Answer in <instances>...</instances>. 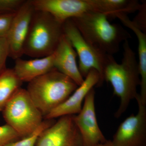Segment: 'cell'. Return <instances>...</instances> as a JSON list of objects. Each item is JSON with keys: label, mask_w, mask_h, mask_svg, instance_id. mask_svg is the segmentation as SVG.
Returning a JSON list of instances; mask_svg holds the SVG:
<instances>
[{"label": "cell", "mask_w": 146, "mask_h": 146, "mask_svg": "<svg viewBox=\"0 0 146 146\" xmlns=\"http://www.w3.org/2000/svg\"><path fill=\"white\" fill-rule=\"evenodd\" d=\"M123 49L121 63H118L113 55L108 54L104 72V80L111 84L113 94L121 100L115 114L117 118L124 113L131 101L136 99L138 94L137 86L141 83L138 61L128 40L123 42Z\"/></svg>", "instance_id": "6da1fadb"}, {"label": "cell", "mask_w": 146, "mask_h": 146, "mask_svg": "<svg viewBox=\"0 0 146 146\" xmlns=\"http://www.w3.org/2000/svg\"><path fill=\"white\" fill-rule=\"evenodd\" d=\"M71 19L87 42L107 54L117 53L122 42L131 38L121 25L110 23L107 16L98 12L91 11Z\"/></svg>", "instance_id": "7a4b0ae2"}, {"label": "cell", "mask_w": 146, "mask_h": 146, "mask_svg": "<svg viewBox=\"0 0 146 146\" xmlns=\"http://www.w3.org/2000/svg\"><path fill=\"white\" fill-rule=\"evenodd\" d=\"M78 86L70 78L54 69L29 82L26 90L44 118Z\"/></svg>", "instance_id": "3957f363"}, {"label": "cell", "mask_w": 146, "mask_h": 146, "mask_svg": "<svg viewBox=\"0 0 146 146\" xmlns=\"http://www.w3.org/2000/svg\"><path fill=\"white\" fill-rule=\"evenodd\" d=\"M63 34V24L48 12L35 10L24 44L23 54L35 58L52 54Z\"/></svg>", "instance_id": "277c9868"}, {"label": "cell", "mask_w": 146, "mask_h": 146, "mask_svg": "<svg viewBox=\"0 0 146 146\" xmlns=\"http://www.w3.org/2000/svg\"><path fill=\"white\" fill-rule=\"evenodd\" d=\"M7 124L13 128L22 138L31 134L44 121V117L26 89H18L3 111Z\"/></svg>", "instance_id": "5b68a950"}, {"label": "cell", "mask_w": 146, "mask_h": 146, "mask_svg": "<svg viewBox=\"0 0 146 146\" xmlns=\"http://www.w3.org/2000/svg\"><path fill=\"white\" fill-rule=\"evenodd\" d=\"M63 33L75 50L79 58L80 72L85 78L92 70H96L100 76L99 87L102 85L104 72L108 55L91 44L84 38L72 19L63 24Z\"/></svg>", "instance_id": "8992f818"}, {"label": "cell", "mask_w": 146, "mask_h": 146, "mask_svg": "<svg viewBox=\"0 0 146 146\" xmlns=\"http://www.w3.org/2000/svg\"><path fill=\"white\" fill-rule=\"evenodd\" d=\"M138 109L119 126L111 141L114 146H146V105L138 94L136 99Z\"/></svg>", "instance_id": "52a82bcc"}, {"label": "cell", "mask_w": 146, "mask_h": 146, "mask_svg": "<svg viewBox=\"0 0 146 146\" xmlns=\"http://www.w3.org/2000/svg\"><path fill=\"white\" fill-rule=\"evenodd\" d=\"M35 146H84L74 115L59 118L41 133Z\"/></svg>", "instance_id": "ba28073f"}, {"label": "cell", "mask_w": 146, "mask_h": 146, "mask_svg": "<svg viewBox=\"0 0 146 146\" xmlns=\"http://www.w3.org/2000/svg\"><path fill=\"white\" fill-rule=\"evenodd\" d=\"M95 94L94 88L85 97L81 111L74 115V121L81 135L84 146H96L107 141L97 121Z\"/></svg>", "instance_id": "9c48e42d"}, {"label": "cell", "mask_w": 146, "mask_h": 146, "mask_svg": "<svg viewBox=\"0 0 146 146\" xmlns=\"http://www.w3.org/2000/svg\"><path fill=\"white\" fill-rule=\"evenodd\" d=\"M31 0L25 1L15 13L6 37L9 57L14 60L23 55V48L35 11Z\"/></svg>", "instance_id": "30bf717a"}, {"label": "cell", "mask_w": 146, "mask_h": 146, "mask_svg": "<svg viewBox=\"0 0 146 146\" xmlns=\"http://www.w3.org/2000/svg\"><path fill=\"white\" fill-rule=\"evenodd\" d=\"M35 10L48 12L63 24L70 19L92 11L89 0H31Z\"/></svg>", "instance_id": "8fae6325"}, {"label": "cell", "mask_w": 146, "mask_h": 146, "mask_svg": "<svg viewBox=\"0 0 146 146\" xmlns=\"http://www.w3.org/2000/svg\"><path fill=\"white\" fill-rule=\"evenodd\" d=\"M100 76L95 70H92L84 79L83 83L76 89L66 100L45 116L44 119H54L68 115H76L81 111L83 102L86 95L94 86H99Z\"/></svg>", "instance_id": "7c38bea8"}, {"label": "cell", "mask_w": 146, "mask_h": 146, "mask_svg": "<svg viewBox=\"0 0 146 146\" xmlns=\"http://www.w3.org/2000/svg\"><path fill=\"white\" fill-rule=\"evenodd\" d=\"M53 54L55 68L71 78L78 86L81 85L84 79L77 63V54L64 33Z\"/></svg>", "instance_id": "4fadbf2b"}, {"label": "cell", "mask_w": 146, "mask_h": 146, "mask_svg": "<svg viewBox=\"0 0 146 146\" xmlns=\"http://www.w3.org/2000/svg\"><path fill=\"white\" fill-rule=\"evenodd\" d=\"M54 54L46 57L24 60H15L13 70L16 75L23 82H30L34 79L56 69Z\"/></svg>", "instance_id": "5bb4252c"}, {"label": "cell", "mask_w": 146, "mask_h": 146, "mask_svg": "<svg viewBox=\"0 0 146 146\" xmlns=\"http://www.w3.org/2000/svg\"><path fill=\"white\" fill-rule=\"evenodd\" d=\"M117 18L122 23L134 33L138 42V65L141 78L140 98L142 103L146 105V33L142 31L128 17L127 15L119 14Z\"/></svg>", "instance_id": "9a60e30c"}, {"label": "cell", "mask_w": 146, "mask_h": 146, "mask_svg": "<svg viewBox=\"0 0 146 146\" xmlns=\"http://www.w3.org/2000/svg\"><path fill=\"white\" fill-rule=\"evenodd\" d=\"M92 11L102 13L108 18H116L119 14L138 11L142 4L136 0H89Z\"/></svg>", "instance_id": "2e32d148"}, {"label": "cell", "mask_w": 146, "mask_h": 146, "mask_svg": "<svg viewBox=\"0 0 146 146\" xmlns=\"http://www.w3.org/2000/svg\"><path fill=\"white\" fill-rule=\"evenodd\" d=\"M23 83L13 69L7 68L0 74V111H3L11 97L21 88Z\"/></svg>", "instance_id": "e0dca14e"}, {"label": "cell", "mask_w": 146, "mask_h": 146, "mask_svg": "<svg viewBox=\"0 0 146 146\" xmlns=\"http://www.w3.org/2000/svg\"><path fill=\"white\" fill-rule=\"evenodd\" d=\"M55 121V119H45L30 135L18 141L9 143L5 146H35L39 135Z\"/></svg>", "instance_id": "ac0fdd59"}, {"label": "cell", "mask_w": 146, "mask_h": 146, "mask_svg": "<svg viewBox=\"0 0 146 146\" xmlns=\"http://www.w3.org/2000/svg\"><path fill=\"white\" fill-rule=\"evenodd\" d=\"M21 139L18 133L8 125L0 126V146H5Z\"/></svg>", "instance_id": "d6986e66"}, {"label": "cell", "mask_w": 146, "mask_h": 146, "mask_svg": "<svg viewBox=\"0 0 146 146\" xmlns=\"http://www.w3.org/2000/svg\"><path fill=\"white\" fill-rule=\"evenodd\" d=\"M24 0H0V14L16 13Z\"/></svg>", "instance_id": "ffe728a7"}, {"label": "cell", "mask_w": 146, "mask_h": 146, "mask_svg": "<svg viewBox=\"0 0 146 146\" xmlns=\"http://www.w3.org/2000/svg\"><path fill=\"white\" fill-rule=\"evenodd\" d=\"M9 57V49L5 38H0V74L7 69V59Z\"/></svg>", "instance_id": "44dd1931"}, {"label": "cell", "mask_w": 146, "mask_h": 146, "mask_svg": "<svg viewBox=\"0 0 146 146\" xmlns=\"http://www.w3.org/2000/svg\"><path fill=\"white\" fill-rule=\"evenodd\" d=\"M15 14H0V38L6 37Z\"/></svg>", "instance_id": "7402d4cb"}, {"label": "cell", "mask_w": 146, "mask_h": 146, "mask_svg": "<svg viewBox=\"0 0 146 146\" xmlns=\"http://www.w3.org/2000/svg\"><path fill=\"white\" fill-rule=\"evenodd\" d=\"M146 2H144L142 3L141 8L138 10V13L137 16L132 21L139 29L145 33L146 31Z\"/></svg>", "instance_id": "603a6c76"}, {"label": "cell", "mask_w": 146, "mask_h": 146, "mask_svg": "<svg viewBox=\"0 0 146 146\" xmlns=\"http://www.w3.org/2000/svg\"><path fill=\"white\" fill-rule=\"evenodd\" d=\"M96 146H114L112 144L111 141L107 140L106 142L103 143L99 144Z\"/></svg>", "instance_id": "cb8c5ba5"}]
</instances>
